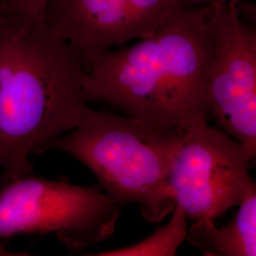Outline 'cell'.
I'll return each instance as SVG.
<instances>
[{
  "mask_svg": "<svg viewBox=\"0 0 256 256\" xmlns=\"http://www.w3.org/2000/svg\"><path fill=\"white\" fill-rule=\"evenodd\" d=\"M82 56L42 14H0V169L32 174L28 156L72 130L88 108Z\"/></svg>",
  "mask_w": 256,
  "mask_h": 256,
  "instance_id": "6da1fadb",
  "label": "cell"
},
{
  "mask_svg": "<svg viewBox=\"0 0 256 256\" xmlns=\"http://www.w3.org/2000/svg\"><path fill=\"white\" fill-rule=\"evenodd\" d=\"M210 6L184 4L150 36L106 50L86 68V102H102L128 116L186 130L208 120L212 45Z\"/></svg>",
  "mask_w": 256,
  "mask_h": 256,
  "instance_id": "7a4b0ae2",
  "label": "cell"
},
{
  "mask_svg": "<svg viewBox=\"0 0 256 256\" xmlns=\"http://www.w3.org/2000/svg\"><path fill=\"white\" fill-rule=\"evenodd\" d=\"M184 131L88 108L72 130L48 148L77 158L114 202L136 203L146 220L160 223L176 205L169 174Z\"/></svg>",
  "mask_w": 256,
  "mask_h": 256,
  "instance_id": "3957f363",
  "label": "cell"
},
{
  "mask_svg": "<svg viewBox=\"0 0 256 256\" xmlns=\"http://www.w3.org/2000/svg\"><path fill=\"white\" fill-rule=\"evenodd\" d=\"M120 208L99 185L77 186L27 174L0 187V238L54 232L74 252L113 234Z\"/></svg>",
  "mask_w": 256,
  "mask_h": 256,
  "instance_id": "277c9868",
  "label": "cell"
},
{
  "mask_svg": "<svg viewBox=\"0 0 256 256\" xmlns=\"http://www.w3.org/2000/svg\"><path fill=\"white\" fill-rule=\"evenodd\" d=\"M256 158L242 144L207 120L184 131L169 174L176 203L194 220L214 221L238 206L254 184Z\"/></svg>",
  "mask_w": 256,
  "mask_h": 256,
  "instance_id": "5b68a950",
  "label": "cell"
},
{
  "mask_svg": "<svg viewBox=\"0 0 256 256\" xmlns=\"http://www.w3.org/2000/svg\"><path fill=\"white\" fill-rule=\"evenodd\" d=\"M239 3L210 6L208 102L220 129L256 156V34L240 18Z\"/></svg>",
  "mask_w": 256,
  "mask_h": 256,
  "instance_id": "8992f818",
  "label": "cell"
},
{
  "mask_svg": "<svg viewBox=\"0 0 256 256\" xmlns=\"http://www.w3.org/2000/svg\"><path fill=\"white\" fill-rule=\"evenodd\" d=\"M43 18L86 68L102 52L132 40L126 0H48Z\"/></svg>",
  "mask_w": 256,
  "mask_h": 256,
  "instance_id": "52a82bcc",
  "label": "cell"
},
{
  "mask_svg": "<svg viewBox=\"0 0 256 256\" xmlns=\"http://www.w3.org/2000/svg\"><path fill=\"white\" fill-rule=\"evenodd\" d=\"M234 218L218 228L214 221L198 220L187 230L186 239L208 256H256V186L244 196Z\"/></svg>",
  "mask_w": 256,
  "mask_h": 256,
  "instance_id": "ba28073f",
  "label": "cell"
},
{
  "mask_svg": "<svg viewBox=\"0 0 256 256\" xmlns=\"http://www.w3.org/2000/svg\"><path fill=\"white\" fill-rule=\"evenodd\" d=\"M169 222L135 245L102 252L100 256H174L186 239L187 214L180 205L170 214Z\"/></svg>",
  "mask_w": 256,
  "mask_h": 256,
  "instance_id": "9c48e42d",
  "label": "cell"
},
{
  "mask_svg": "<svg viewBox=\"0 0 256 256\" xmlns=\"http://www.w3.org/2000/svg\"><path fill=\"white\" fill-rule=\"evenodd\" d=\"M132 40L150 36L176 10L180 0H126Z\"/></svg>",
  "mask_w": 256,
  "mask_h": 256,
  "instance_id": "30bf717a",
  "label": "cell"
},
{
  "mask_svg": "<svg viewBox=\"0 0 256 256\" xmlns=\"http://www.w3.org/2000/svg\"><path fill=\"white\" fill-rule=\"evenodd\" d=\"M48 0H0V14H42Z\"/></svg>",
  "mask_w": 256,
  "mask_h": 256,
  "instance_id": "8fae6325",
  "label": "cell"
},
{
  "mask_svg": "<svg viewBox=\"0 0 256 256\" xmlns=\"http://www.w3.org/2000/svg\"><path fill=\"white\" fill-rule=\"evenodd\" d=\"M184 4L192 6H216L223 5L232 2H241L242 0H180Z\"/></svg>",
  "mask_w": 256,
  "mask_h": 256,
  "instance_id": "7c38bea8",
  "label": "cell"
}]
</instances>
